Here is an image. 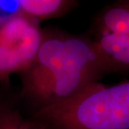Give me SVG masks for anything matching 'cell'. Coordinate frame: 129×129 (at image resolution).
<instances>
[{
	"instance_id": "cell-1",
	"label": "cell",
	"mask_w": 129,
	"mask_h": 129,
	"mask_svg": "<svg viewBox=\"0 0 129 129\" xmlns=\"http://www.w3.org/2000/svg\"><path fill=\"white\" fill-rule=\"evenodd\" d=\"M43 30L35 60L19 75L20 98L30 114L77 96L108 75L89 34L73 35L50 28Z\"/></svg>"
},
{
	"instance_id": "cell-2",
	"label": "cell",
	"mask_w": 129,
	"mask_h": 129,
	"mask_svg": "<svg viewBox=\"0 0 129 129\" xmlns=\"http://www.w3.org/2000/svg\"><path fill=\"white\" fill-rule=\"evenodd\" d=\"M31 115L48 129H129V81L108 86L99 82Z\"/></svg>"
},
{
	"instance_id": "cell-3",
	"label": "cell",
	"mask_w": 129,
	"mask_h": 129,
	"mask_svg": "<svg viewBox=\"0 0 129 129\" xmlns=\"http://www.w3.org/2000/svg\"><path fill=\"white\" fill-rule=\"evenodd\" d=\"M43 37L38 22L17 12L0 20V81L21 74L31 66Z\"/></svg>"
},
{
	"instance_id": "cell-4",
	"label": "cell",
	"mask_w": 129,
	"mask_h": 129,
	"mask_svg": "<svg viewBox=\"0 0 129 129\" xmlns=\"http://www.w3.org/2000/svg\"><path fill=\"white\" fill-rule=\"evenodd\" d=\"M107 34L129 35V0L112 3L92 18L89 35L95 36Z\"/></svg>"
},
{
	"instance_id": "cell-5",
	"label": "cell",
	"mask_w": 129,
	"mask_h": 129,
	"mask_svg": "<svg viewBox=\"0 0 129 129\" xmlns=\"http://www.w3.org/2000/svg\"><path fill=\"white\" fill-rule=\"evenodd\" d=\"M91 38L97 46L108 74L129 71V35L107 34Z\"/></svg>"
},
{
	"instance_id": "cell-6",
	"label": "cell",
	"mask_w": 129,
	"mask_h": 129,
	"mask_svg": "<svg viewBox=\"0 0 129 129\" xmlns=\"http://www.w3.org/2000/svg\"><path fill=\"white\" fill-rule=\"evenodd\" d=\"M15 3L17 13L38 23L63 17L79 5L75 0H20Z\"/></svg>"
},
{
	"instance_id": "cell-7",
	"label": "cell",
	"mask_w": 129,
	"mask_h": 129,
	"mask_svg": "<svg viewBox=\"0 0 129 129\" xmlns=\"http://www.w3.org/2000/svg\"><path fill=\"white\" fill-rule=\"evenodd\" d=\"M0 129H48L30 114L26 116L12 99L0 97Z\"/></svg>"
}]
</instances>
